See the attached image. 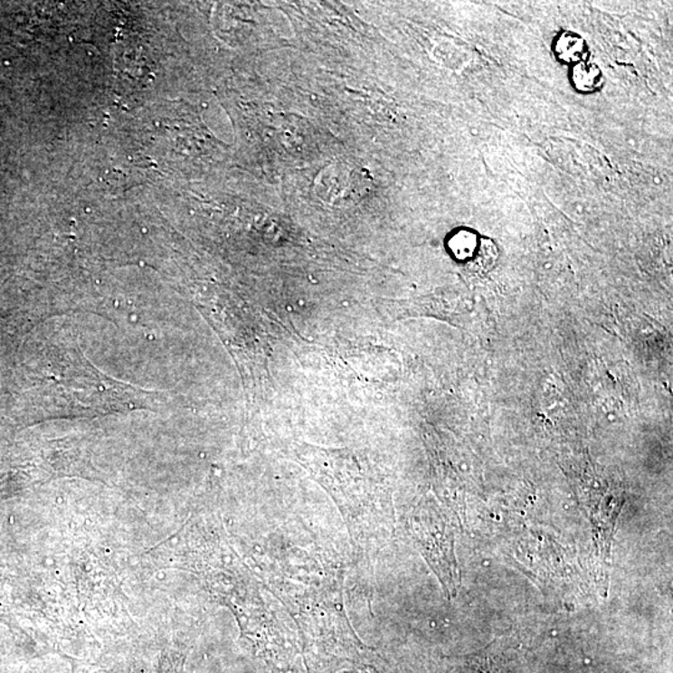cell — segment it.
<instances>
[{
  "instance_id": "1",
  "label": "cell",
  "mask_w": 673,
  "mask_h": 673,
  "mask_svg": "<svg viewBox=\"0 0 673 673\" xmlns=\"http://www.w3.org/2000/svg\"><path fill=\"white\" fill-rule=\"evenodd\" d=\"M554 49L557 58L566 64H577L585 58L587 52L586 43L582 36L569 32L557 36Z\"/></svg>"
},
{
  "instance_id": "2",
  "label": "cell",
  "mask_w": 673,
  "mask_h": 673,
  "mask_svg": "<svg viewBox=\"0 0 673 673\" xmlns=\"http://www.w3.org/2000/svg\"><path fill=\"white\" fill-rule=\"evenodd\" d=\"M573 84L577 91L593 92L602 88V72L592 62H577L573 69Z\"/></svg>"
},
{
  "instance_id": "3",
  "label": "cell",
  "mask_w": 673,
  "mask_h": 673,
  "mask_svg": "<svg viewBox=\"0 0 673 673\" xmlns=\"http://www.w3.org/2000/svg\"><path fill=\"white\" fill-rule=\"evenodd\" d=\"M475 237L471 233L461 232L451 240L450 247L455 255L465 257L473 252Z\"/></svg>"
},
{
  "instance_id": "4",
  "label": "cell",
  "mask_w": 673,
  "mask_h": 673,
  "mask_svg": "<svg viewBox=\"0 0 673 673\" xmlns=\"http://www.w3.org/2000/svg\"><path fill=\"white\" fill-rule=\"evenodd\" d=\"M130 319L133 322H137L138 318H137V315H131Z\"/></svg>"
}]
</instances>
